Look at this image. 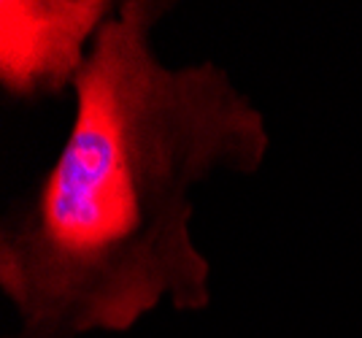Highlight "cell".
<instances>
[{
    "label": "cell",
    "instance_id": "cell-1",
    "mask_svg": "<svg viewBox=\"0 0 362 338\" xmlns=\"http://www.w3.org/2000/svg\"><path fill=\"white\" fill-rule=\"evenodd\" d=\"M168 11L124 0L95 28L60 152L0 222V290L22 336L127 333L163 303H211L195 190L219 170L257 173L271 130L222 65L163 62Z\"/></svg>",
    "mask_w": 362,
    "mask_h": 338
},
{
    "label": "cell",
    "instance_id": "cell-2",
    "mask_svg": "<svg viewBox=\"0 0 362 338\" xmlns=\"http://www.w3.org/2000/svg\"><path fill=\"white\" fill-rule=\"evenodd\" d=\"M3 338H28V336H22V333H16V336H3Z\"/></svg>",
    "mask_w": 362,
    "mask_h": 338
}]
</instances>
